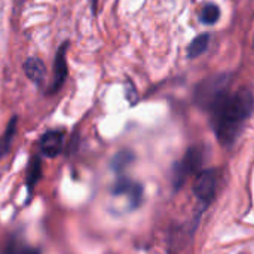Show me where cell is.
<instances>
[{"label":"cell","instance_id":"cell-1","mask_svg":"<svg viewBox=\"0 0 254 254\" xmlns=\"http://www.w3.org/2000/svg\"><path fill=\"white\" fill-rule=\"evenodd\" d=\"M213 113V127L222 144L229 146L238 137L244 122L254 110V97L249 89L235 94H225L210 109Z\"/></svg>","mask_w":254,"mask_h":254},{"label":"cell","instance_id":"cell-2","mask_svg":"<svg viewBox=\"0 0 254 254\" xmlns=\"http://www.w3.org/2000/svg\"><path fill=\"white\" fill-rule=\"evenodd\" d=\"M226 85L228 79L226 77H214L211 80H205L196 91V100L201 106L211 109L220 97L226 94Z\"/></svg>","mask_w":254,"mask_h":254},{"label":"cell","instance_id":"cell-3","mask_svg":"<svg viewBox=\"0 0 254 254\" xmlns=\"http://www.w3.org/2000/svg\"><path fill=\"white\" fill-rule=\"evenodd\" d=\"M201 162H202V153H201V150L198 147L190 149L186 153V156L183 158V161L179 162L174 167V171H173V183H174L176 189L183 185V182L188 179L189 174L195 173L201 167Z\"/></svg>","mask_w":254,"mask_h":254},{"label":"cell","instance_id":"cell-4","mask_svg":"<svg viewBox=\"0 0 254 254\" xmlns=\"http://www.w3.org/2000/svg\"><path fill=\"white\" fill-rule=\"evenodd\" d=\"M216 189H217V173L214 170H207L198 174L193 185V192L199 201L208 204L214 198Z\"/></svg>","mask_w":254,"mask_h":254},{"label":"cell","instance_id":"cell-5","mask_svg":"<svg viewBox=\"0 0 254 254\" xmlns=\"http://www.w3.org/2000/svg\"><path fill=\"white\" fill-rule=\"evenodd\" d=\"M63 143H64V132L60 129H52L42 135V138L39 141V147L45 156L55 158L61 152Z\"/></svg>","mask_w":254,"mask_h":254},{"label":"cell","instance_id":"cell-6","mask_svg":"<svg viewBox=\"0 0 254 254\" xmlns=\"http://www.w3.org/2000/svg\"><path fill=\"white\" fill-rule=\"evenodd\" d=\"M65 51H67V43H64V45L60 48V51L57 52L55 65H54V80H52V85H51V89H49L51 94L57 92V91L63 86V83H64V80H65V77H67Z\"/></svg>","mask_w":254,"mask_h":254},{"label":"cell","instance_id":"cell-7","mask_svg":"<svg viewBox=\"0 0 254 254\" xmlns=\"http://www.w3.org/2000/svg\"><path fill=\"white\" fill-rule=\"evenodd\" d=\"M113 193L115 195H127L131 199V204L135 207V205H138V202L141 199L143 190H141V186L140 185H137L135 182L124 177V179H119L115 183Z\"/></svg>","mask_w":254,"mask_h":254},{"label":"cell","instance_id":"cell-8","mask_svg":"<svg viewBox=\"0 0 254 254\" xmlns=\"http://www.w3.org/2000/svg\"><path fill=\"white\" fill-rule=\"evenodd\" d=\"M24 71L34 83L40 85L45 79V64L39 58H28L24 63Z\"/></svg>","mask_w":254,"mask_h":254},{"label":"cell","instance_id":"cell-9","mask_svg":"<svg viewBox=\"0 0 254 254\" xmlns=\"http://www.w3.org/2000/svg\"><path fill=\"white\" fill-rule=\"evenodd\" d=\"M208 40H210L208 34H201V36H198V37L190 43V46H189V49H188L189 57H190V58H196L198 55L204 54V52L207 51V48H208Z\"/></svg>","mask_w":254,"mask_h":254},{"label":"cell","instance_id":"cell-10","mask_svg":"<svg viewBox=\"0 0 254 254\" xmlns=\"http://www.w3.org/2000/svg\"><path fill=\"white\" fill-rule=\"evenodd\" d=\"M15 125H16V119L13 118L9 122L6 132L0 137V158L4 153H7V150L10 149V143H12V138H13V134H15Z\"/></svg>","mask_w":254,"mask_h":254},{"label":"cell","instance_id":"cell-11","mask_svg":"<svg viewBox=\"0 0 254 254\" xmlns=\"http://www.w3.org/2000/svg\"><path fill=\"white\" fill-rule=\"evenodd\" d=\"M40 170H42V165H40L39 158H33L30 162V167H28V173H27V186L30 190L37 183V180L40 177Z\"/></svg>","mask_w":254,"mask_h":254},{"label":"cell","instance_id":"cell-12","mask_svg":"<svg viewBox=\"0 0 254 254\" xmlns=\"http://www.w3.org/2000/svg\"><path fill=\"white\" fill-rule=\"evenodd\" d=\"M219 16H220V10H219V7H217L216 4H213V3L207 4V6L202 9V12H201V21L205 22V24H214V22L219 19Z\"/></svg>","mask_w":254,"mask_h":254},{"label":"cell","instance_id":"cell-13","mask_svg":"<svg viewBox=\"0 0 254 254\" xmlns=\"http://www.w3.org/2000/svg\"><path fill=\"white\" fill-rule=\"evenodd\" d=\"M131 161H132V153H129V152H121L113 159V164H112L113 165V170L116 173H121V171H124L131 164Z\"/></svg>","mask_w":254,"mask_h":254},{"label":"cell","instance_id":"cell-14","mask_svg":"<svg viewBox=\"0 0 254 254\" xmlns=\"http://www.w3.org/2000/svg\"><path fill=\"white\" fill-rule=\"evenodd\" d=\"M6 254H39V253H37L36 250H33V249L25 247V246L12 244V246H9V249H7Z\"/></svg>","mask_w":254,"mask_h":254},{"label":"cell","instance_id":"cell-15","mask_svg":"<svg viewBox=\"0 0 254 254\" xmlns=\"http://www.w3.org/2000/svg\"><path fill=\"white\" fill-rule=\"evenodd\" d=\"M253 46H254V42H253Z\"/></svg>","mask_w":254,"mask_h":254}]
</instances>
